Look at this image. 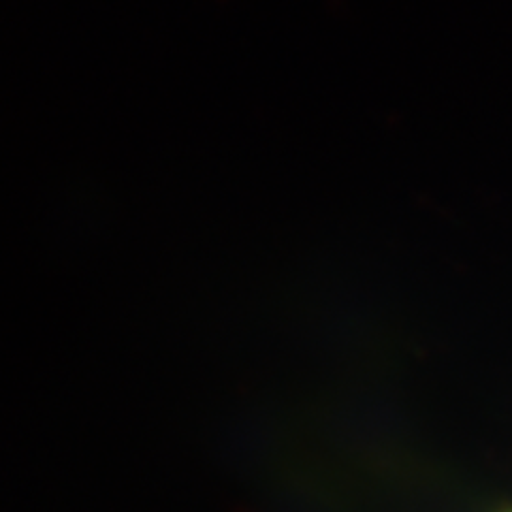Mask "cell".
<instances>
[{
	"label": "cell",
	"instance_id": "1",
	"mask_svg": "<svg viewBox=\"0 0 512 512\" xmlns=\"http://www.w3.org/2000/svg\"><path fill=\"white\" fill-rule=\"evenodd\" d=\"M510 512H512V510H510Z\"/></svg>",
	"mask_w": 512,
	"mask_h": 512
}]
</instances>
